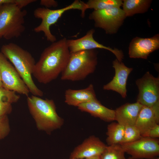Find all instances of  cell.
Segmentation results:
<instances>
[{
    "label": "cell",
    "instance_id": "obj_4",
    "mask_svg": "<svg viewBox=\"0 0 159 159\" xmlns=\"http://www.w3.org/2000/svg\"><path fill=\"white\" fill-rule=\"evenodd\" d=\"M97 63L95 49L70 53L67 65L62 73V80H82L95 70Z\"/></svg>",
    "mask_w": 159,
    "mask_h": 159
},
{
    "label": "cell",
    "instance_id": "obj_3",
    "mask_svg": "<svg viewBox=\"0 0 159 159\" xmlns=\"http://www.w3.org/2000/svg\"><path fill=\"white\" fill-rule=\"evenodd\" d=\"M26 100L29 112L39 130L49 134L63 125L64 120L58 114L53 100L33 95L28 96Z\"/></svg>",
    "mask_w": 159,
    "mask_h": 159
},
{
    "label": "cell",
    "instance_id": "obj_1",
    "mask_svg": "<svg viewBox=\"0 0 159 159\" xmlns=\"http://www.w3.org/2000/svg\"><path fill=\"white\" fill-rule=\"evenodd\" d=\"M70 54L66 38L52 43L42 52L36 63L33 75L40 83L51 82L63 72Z\"/></svg>",
    "mask_w": 159,
    "mask_h": 159
},
{
    "label": "cell",
    "instance_id": "obj_27",
    "mask_svg": "<svg viewBox=\"0 0 159 159\" xmlns=\"http://www.w3.org/2000/svg\"><path fill=\"white\" fill-rule=\"evenodd\" d=\"M147 137L155 138L159 137V124L156 125L149 130Z\"/></svg>",
    "mask_w": 159,
    "mask_h": 159
},
{
    "label": "cell",
    "instance_id": "obj_11",
    "mask_svg": "<svg viewBox=\"0 0 159 159\" xmlns=\"http://www.w3.org/2000/svg\"><path fill=\"white\" fill-rule=\"evenodd\" d=\"M94 29L88 31L82 37L75 39H67V44L70 53L88 50L98 48L108 50L112 53L116 59L122 62L124 55L122 51L117 48L112 49L101 44L95 40L93 38Z\"/></svg>",
    "mask_w": 159,
    "mask_h": 159
},
{
    "label": "cell",
    "instance_id": "obj_15",
    "mask_svg": "<svg viewBox=\"0 0 159 159\" xmlns=\"http://www.w3.org/2000/svg\"><path fill=\"white\" fill-rule=\"evenodd\" d=\"M106 146L98 138L92 135L74 149L70 158L84 159L100 156Z\"/></svg>",
    "mask_w": 159,
    "mask_h": 159
},
{
    "label": "cell",
    "instance_id": "obj_33",
    "mask_svg": "<svg viewBox=\"0 0 159 159\" xmlns=\"http://www.w3.org/2000/svg\"><path fill=\"white\" fill-rule=\"evenodd\" d=\"M127 159H132V158H131L130 157V158H128ZM156 159H159V158H156Z\"/></svg>",
    "mask_w": 159,
    "mask_h": 159
},
{
    "label": "cell",
    "instance_id": "obj_25",
    "mask_svg": "<svg viewBox=\"0 0 159 159\" xmlns=\"http://www.w3.org/2000/svg\"><path fill=\"white\" fill-rule=\"evenodd\" d=\"M10 130L7 115L0 117V140L4 139L8 135Z\"/></svg>",
    "mask_w": 159,
    "mask_h": 159
},
{
    "label": "cell",
    "instance_id": "obj_26",
    "mask_svg": "<svg viewBox=\"0 0 159 159\" xmlns=\"http://www.w3.org/2000/svg\"><path fill=\"white\" fill-rule=\"evenodd\" d=\"M12 111L11 104L0 101V117L7 115Z\"/></svg>",
    "mask_w": 159,
    "mask_h": 159
},
{
    "label": "cell",
    "instance_id": "obj_23",
    "mask_svg": "<svg viewBox=\"0 0 159 159\" xmlns=\"http://www.w3.org/2000/svg\"><path fill=\"white\" fill-rule=\"evenodd\" d=\"M125 127L123 136L120 144L133 142L142 137L138 129L134 126Z\"/></svg>",
    "mask_w": 159,
    "mask_h": 159
},
{
    "label": "cell",
    "instance_id": "obj_34",
    "mask_svg": "<svg viewBox=\"0 0 159 159\" xmlns=\"http://www.w3.org/2000/svg\"><path fill=\"white\" fill-rule=\"evenodd\" d=\"M0 80H1V78L0 74Z\"/></svg>",
    "mask_w": 159,
    "mask_h": 159
},
{
    "label": "cell",
    "instance_id": "obj_12",
    "mask_svg": "<svg viewBox=\"0 0 159 159\" xmlns=\"http://www.w3.org/2000/svg\"><path fill=\"white\" fill-rule=\"evenodd\" d=\"M112 67L115 71V75L110 82L103 86V89L105 90L116 92L122 98H125L127 96L126 85L127 78L133 68L127 67L116 59L112 62Z\"/></svg>",
    "mask_w": 159,
    "mask_h": 159
},
{
    "label": "cell",
    "instance_id": "obj_16",
    "mask_svg": "<svg viewBox=\"0 0 159 159\" xmlns=\"http://www.w3.org/2000/svg\"><path fill=\"white\" fill-rule=\"evenodd\" d=\"M143 106L137 102L121 106L115 110V120L124 126L135 125Z\"/></svg>",
    "mask_w": 159,
    "mask_h": 159
},
{
    "label": "cell",
    "instance_id": "obj_29",
    "mask_svg": "<svg viewBox=\"0 0 159 159\" xmlns=\"http://www.w3.org/2000/svg\"><path fill=\"white\" fill-rule=\"evenodd\" d=\"M16 0H0V5L7 4H16Z\"/></svg>",
    "mask_w": 159,
    "mask_h": 159
},
{
    "label": "cell",
    "instance_id": "obj_20",
    "mask_svg": "<svg viewBox=\"0 0 159 159\" xmlns=\"http://www.w3.org/2000/svg\"><path fill=\"white\" fill-rule=\"evenodd\" d=\"M125 127L118 122H113L107 127L106 141L108 145L120 144L122 139Z\"/></svg>",
    "mask_w": 159,
    "mask_h": 159
},
{
    "label": "cell",
    "instance_id": "obj_10",
    "mask_svg": "<svg viewBox=\"0 0 159 159\" xmlns=\"http://www.w3.org/2000/svg\"><path fill=\"white\" fill-rule=\"evenodd\" d=\"M0 74L3 87L26 96L30 92L14 67L0 52Z\"/></svg>",
    "mask_w": 159,
    "mask_h": 159
},
{
    "label": "cell",
    "instance_id": "obj_30",
    "mask_svg": "<svg viewBox=\"0 0 159 159\" xmlns=\"http://www.w3.org/2000/svg\"><path fill=\"white\" fill-rule=\"evenodd\" d=\"M85 159H101L100 158V156H94L87 158H86Z\"/></svg>",
    "mask_w": 159,
    "mask_h": 159
},
{
    "label": "cell",
    "instance_id": "obj_24",
    "mask_svg": "<svg viewBox=\"0 0 159 159\" xmlns=\"http://www.w3.org/2000/svg\"><path fill=\"white\" fill-rule=\"evenodd\" d=\"M20 97L14 91L0 87V101L11 104L17 102Z\"/></svg>",
    "mask_w": 159,
    "mask_h": 159
},
{
    "label": "cell",
    "instance_id": "obj_6",
    "mask_svg": "<svg viewBox=\"0 0 159 159\" xmlns=\"http://www.w3.org/2000/svg\"><path fill=\"white\" fill-rule=\"evenodd\" d=\"M71 9L81 11V15L84 17L86 10V3L76 0L70 4L58 9H51L45 7L36 8L34 11V16L42 21L40 24L34 29V31L37 33L43 32L48 41L52 43L56 41V37L52 33L50 27L57 22L65 12Z\"/></svg>",
    "mask_w": 159,
    "mask_h": 159
},
{
    "label": "cell",
    "instance_id": "obj_2",
    "mask_svg": "<svg viewBox=\"0 0 159 159\" xmlns=\"http://www.w3.org/2000/svg\"><path fill=\"white\" fill-rule=\"evenodd\" d=\"M1 50L14 67L29 92L34 96H42L43 92L35 85L32 77L36 63L32 55L27 51L13 43L3 45Z\"/></svg>",
    "mask_w": 159,
    "mask_h": 159
},
{
    "label": "cell",
    "instance_id": "obj_7",
    "mask_svg": "<svg viewBox=\"0 0 159 159\" xmlns=\"http://www.w3.org/2000/svg\"><path fill=\"white\" fill-rule=\"evenodd\" d=\"M120 7H113L99 10H94L89 18L93 20L95 26L104 30L108 34L116 33L122 24L126 17Z\"/></svg>",
    "mask_w": 159,
    "mask_h": 159
},
{
    "label": "cell",
    "instance_id": "obj_17",
    "mask_svg": "<svg viewBox=\"0 0 159 159\" xmlns=\"http://www.w3.org/2000/svg\"><path fill=\"white\" fill-rule=\"evenodd\" d=\"M65 102L67 105L77 107L80 104L97 99L93 85L80 90L68 89L64 93Z\"/></svg>",
    "mask_w": 159,
    "mask_h": 159
},
{
    "label": "cell",
    "instance_id": "obj_8",
    "mask_svg": "<svg viewBox=\"0 0 159 159\" xmlns=\"http://www.w3.org/2000/svg\"><path fill=\"white\" fill-rule=\"evenodd\" d=\"M120 145L132 159H155L159 155V140L157 138L142 137L133 142Z\"/></svg>",
    "mask_w": 159,
    "mask_h": 159
},
{
    "label": "cell",
    "instance_id": "obj_9",
    "mask_svg": "<svg viewBox=\"0 0 159 159\" xmlns=\"http://www.w3.org/2000/svg\"><path fill=\"white\" fill-rule=\"evenodd\" d=\"M135 84L138 90L136 102L143 106L150 107L159 101V78L155 77L149 71Z\"/></svg>",
    "mask_w": 159,
    "mask_h": 159
},
{
    "label": "cell",
    "instance_id": "obj_21",
    "mask_svg": "<svg viewBox=\"0 0 159 159\" xmlns=\"http://www.w3.org/2000/svg\"><path fill=\"white\" fill-rule=\"evenodd\" d=\"M121 0H89L86 3V9L99 10L120 7L122 6Z\"/></svg>",
    "mask_w": 159,
    "mask_h": 159
},
{
    "label": "cell",
    "instance_id": "obj_13",
    "mask_svg": "<svg viewBox=\"0 0 159 159\" xmlns=\"http://www.w3.org/2000/svg\"><path fill=\"white\" fill-rule=\"evenodd\" d=\"M159 48L158 34L148 38L136 37L130 44L128 54L130 58L146 59L151 53Z\"/></svg>",
    "mask_w": 159,
    "mask_h": 159
},
{
    "label": "cell",
    "instance_id": "obj_31",
    "mask_svg": "<svg viewBox=\"0 0 159 159\" xmlns=\"http://www.w3.org/2000/svg\"><path fill=\"white\" fill-rule=\"evenodd\" d=\"M0 87H3L2 82L1 80H0Z\"/></svg>",
    "mask_w": 159,
    "mask_h": 159
},
{
    "label": "cell",
    "instance_id": "obj_5",
    "mask_svg": "<svg viewBox=\"0 0 159 159\" xmlns=\"http://www.w3.org/2000/svg\"><path fill=\"white\" fill-rule=\"evenodd\" d=\"M22 9L12 4L0 5V39L18 38L24 32L27 11Z\"/></svg>",
    "mask_w": 159,
    "mask_h": 159
},
{
    "label": "cell",
    "instance_id": "obj_14",
    "mask_svg": "<svg viewBox=\"0 0 159 159\" xmlns=\"http://www.w3.org/2000/svg\"><path fill=\"white\" fill-rule=\"evenodd\" d=\"M159 122V101L150 107L143 106L135 126L142 137H147L149 130Z\"/></svg>",
    "mask_w": 159,
    "mask_h": 159
},
{
    "label": "cell",
    "instance_id": "obj_18",
    "mask_svg": "<svg viewBox=\"0 0 159 159\" xmlns=\"http://www.w3.org/2000/svg\"><path fill=\"white\" fill-rule=\"evenodd\" d=\"M77 107L81 111L87 112L105 121L115 120V110L105 107L97 99L81 104Z\"/></svg>",
    "mask_w": 159,
    "mask_h": 159
},
{
    "label": "cell",
    "instance_id": "obj_19",
    "mask_svg": "<svg viewBox=\"0 0 159 159\" xmlns=\"http://www.w3.org/2000/svg\"><path fill=\"white\" fill-rule=\"evenodd\" d=\"M152 0H124L122 1V10L126 17L146 12L150 7Z\"/></svg>",
    "mask_w": 159,
    "mask_h": 159
},
{
    "label": "cell",
    "instance_id": "obj_28",
    "mask_svg": "<svg viewBox=\"0 0 159 159\" xmlns=\"http://www.w3.org/2000/svg\"><path fill=\"white\" fill-rule=\"evenodd\" d=\"M40 3L41 5L47 8L51 7H55L58 5L57 2L54 0H41Z\"/></svg>",
    "mask_w": 159,
    "mask_h": 159
},
{
    "label": "cell",
    "instance_id": "obj_32",
    "mask_svg": "<svg viewBox=\"0 0 159 159\" xmlns=\"http://www.w3.org/2000/svg\"><path fill=\"white\" fill-rule=\"evenodd\" d=\"M69 159H80V158H70Z\"/></svg>",
    "mask_w": 159,
    "mask_h": 159
},
{
    "label": "cell",
    "instance_id": "obj_22",
    "mask_svg": "<svg viewBox=\"0 0 159 159\" xmlns=\"http://www.w3.org/2000/svg\"><path fill=\"white\" fill-rule=\"evenodd\" d=\"M125 153L120 144L107 146L100 156L101 159H127Z\"/></svg>",
    "mask_w": 159,
    "mask_h": 159
}]
</instances>
